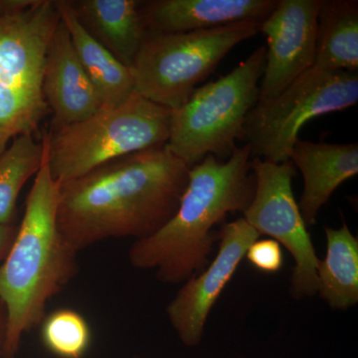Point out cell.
Instances as JSON below:
<instances>
[{
  "label": "cell",
  "mask_w": 358,
  "mask_h": 358,
  "mask_svg": "<svg viewBox=\"0 0 358 358\" xmlns=\"http://www.w3.org/2000/svg\"><path fill=\"white\" fill-rule=\"evenodd\" d=\"M190 167L166 145L126 155L60 183L57 223L76 250L155 234L178 210Z\"/></svg>",
  "instance_id": "1"
},
{
  "label": "cell",
  "mask_w": 358,
  "mask_h": 358,
  "mask_svg": "<svg viewBox=\"0 0 358 358\" xmlns=\"http://www.w3.org/2000/svg\"><path fill=\"white\" fill-rule=\"evenodd\" d=\"M251 159V148L245 143L227 160L208 155L193 166L178 210L155 234L134 241L129 263L155 271L167 284L185 282L201 272L218 240L213 228L228 214L244 213L253 199Z\"/></svg>",
  "instance_id": "2"
},
{
  "label": "cell",
  "mask_w": 358,
  "mask_h": 358,
  "mask_svg": "<svg viewBox=\"0 0 358 358\" xmlns=\"http://www.w3.org/2000/svg\"><path fill=\"white\" fill-rule=\"evenodd\" d=\"M43 162L28 194L24 216L0 266V301L6 310L4 358H14L23 334L41 324L47 303L76 275V250L57 223L60 182L51 176L46 136Z\"/></svg>",
  "instance_id": "3"
},
{
  "label": "cell",
  "mask_w": 358,
  "mask_h": 358,
  "mask_svg": "<svg viewBox=\"0 0 358 358\" xmlns=\"http://www.w3.org/2000/svg\"><path fill=\"white\" fill-rule=\"evenodd\" d=\"M60 21L54 0H0V155L50 113L42 81Z\"/></svg>",
  "instance_id": "4"
},
{
  "label": "cell",
  "mask_w": 358,
  "mask_h": 358,
  "mask_svg": "<svg viewBox=\"0 0 358 358\" xmlns=\"http://www.w3.org/2000/svg\"><path fill=\"white\" fill-rule=\"evenodd\" d=\"M171 115V110L134 92L122 105L45 134L51 176L66 182L126 155L164 147Z\"/></svg>",
  "instance_id": "5"
},
{
  "label": "cell",
  "mask_w": 358,
  "mask_h": 358,
  "mask_svg": "<svg viewBox=\"0 0 358 358\" xmlns=\"http://www.w3.org/2000/svg\"><path fill=\"white\" fill-rule=\"evenodd\" d=\"M265 55L263 45L227 75L199 87L183 105L171 110L166 147L190 169L208 155L227 160L237 141H243L247 115L260 98Z\"/></svg>",
  "instance_id": "6"
},
{
  "label": "cell",
  "mask_w": 358,
  "mask_h": 358,
  "mask_svg": "<svg viewBox=\"0 0 358 358\" xmlns=\"http://www.w3.org/2000/svg\"><path fill=\"white\" fill-rule=\"evenodd\" d=\"M247 20L186 33L145 32L133 65L134 92L166 109L180 107L235 46L260 32Z\"/></svg>",
  "instance_id": "7"
},
{
  "label": "cell",
  "mask_w": 358,
  "mask_h": 358,
  "mask_svg": "<svg viewBox=\"0 0 358 358\" xmlns=\"http://www.w3.org/2000/svg\"><path fill=\"white\" fill-rule=\"evenodd\" d=\"M358 102L357 71L313 66L279 95L259 100L245 122L243 141L252 157L289 160L301 129L315 117L339 112Z\"/></svg>",
  "instance_id": "8"
},
{
  "label": "cell",
  "mask_w": 358,
  "mask_h": 358,
  "mask_svg": "<svg viewBox=\"0 0 358 358\" xmlns=\"http://www.w3.org/2000/svg\"><path fill=\"white\" fill-rule=\"evenodd\" d=\"M250 169L255 178V192L243 218L260 236H270L293 256L289 289L293 298H312L317 294L320 258L294 199L296 166L291 160L277 164L252 157Z\"/></svg>",
  "instance_id": "9"
},
{
  "label": "cell",
  "mask_w": 358,
  "mask_h": 358,
  "mask_svg": "<svg viewBox=\"0 0 358 358\" xmlns=\"http://www.w3.org/2000/svg\"><path fill=\"white\" fill-rule=\"evenodd\" d=\"M259 237L243 217L221 227L212 262L185 281L166 308L169 322L183 345L194 348L201 343L209 313Z\"/></svg>",
  "instance_id": "10"
},
{
  "label": "cell",
  "mask_w": 358,
  "mask_h": 358,
  "mask_svg": "<svg viewBox=\"0 0 358 358\" xmlns=\"http://www.w3.org/2000/svg\"><path fill=\"white\" fill-rule=\"evenodd\" d=\"M320 3V0H278L261 22L267 45L259 100L279 95L315 66Z\"/></svg>",
  "instance_id": "11"
},
{
  "label": "cell",
  "mask_w": 358,
  "mask_h": 358,
  "mask_svg": "<svg viewBox=\"0 0 358 358\" xmlns=\"http://www.w3.org/2000/svg\"><path fill=\"white\" fill-rule=\"evenodd\" d=\"M42 90L53 115L50 131L83 121L103 108L62 20L47 50Z\"/></svg>",
  "instance_id": "12"
},
{
  "label": "cell",
  "mask_w": 358,
  "mask_h": 358,
  "mask_svg": "<svg viewBox=\"0 0 358 358\" xmlns=\"http://www.w3.org/2000/svg\"><path fill=\"white\" fill-rule=\"evenodd\" d=\"M278 0H155L141 1L145 31L186 33L253 20L262 22Z\"/></svg>",
  "instance_id": "13"
},
{
  "label": "cell",
  "mask_w": 358,
  "mask_h": 358,
  "mask_svg": "<svg viewBox=\"0 0 358 358\" xmlns=\"http://www.w3.org/2000/svg\"><path fill=\"white\" fill-rule=\"evenodd\" d=\"M289 160L303 174V192L298 205L308 227L317 222L320 208L339 186L358 173V145L299 138Z\"/></svg>",
  "instance_id": "14"
},
{
  "label": "cell",
  "mask_w": 358,
  "mask_h": 358,
  "mask_svg": "<svg viewBox=\"0 0 358 358\" xmlns=\"http://www.w3.org/2000/svg\"><path fill=\"white\" fill-rule=\"evenodd\" d=\"M141 3L136 0L72 1L85 29L129 68L147 32L141 20Z\"/></svg>",
  "instance_id": "15"
},
{
  "label": "cell",
  "mask_w": 358,
  "mask_h": 358,
  "mask_svg": "<svg viewBox=\"0 0 358 358\" xmlns=\"http://www.w3.org/2000/svg\"><path fill=\"white\" fill-rule=\"evenodd\" d=\"M61 20L70 34L78 58L95 87L103 107H117L134 93L131 68L122 64L78 20L72 1H56Z\"/></svg>",
  "instance_id": "16"
},
{
  "label": "cell",
  "mask_w": 358,
  "mask_h": 358,
  "mask_svg": "<svg viewBox=\"0 0 358 358\" xmlns=\"http://www.w3.org/2000/svg\"><path fill=\"white\" fill-rule=\"evenodd\" d=\"M324 232L327 254L317 267V294L333 310H346L358 303V239L345 221Z\"/></svg>",
  "instance_id": "17"
},
{
  "label": "cell",
  "mask_w": 358,
  "mask_h": 358,
  "mask_svg": "<svg viewBox=\"0 0 358 358\" xmlns=\"http://www.w3.org/2000/svg\"><path fill=\"white\" fill-rule=\"evenodd\" d=\"M315 65L327 70L357 71V0H320Z\"/></svg>",
  "instance_id": "18"
},
{
  "label": "cell",
  "mask_w": 358,
  "mask_h": 358,
  "mask_svg": "<svg viewBox=\"0 0 358 358\" xmlns=\"http://www.w3.org/2000/svg\"><path fill=\"white\" fill-rule=\"evenodd\" d=\"M45 145L34 134L14 138L0 155V225H9L16 202L25 183L38 173L43 162Z\"/></svg>",
  "instance_id": "19"
},
{
  "label": "cell",
  "mask_w": 358,
  "mask_h": 358,
  "mask_svg": "<svg viewBox=\"0 0 358 358\" xmlns=\"http://www.w3.org/2000/svg\"><path fill=\"white\" fill-rule=\"evenodd\" d=\"M41 339L59 358H84L91 345L92 331L81 313L60 308L42 320Z\"/></svg>",
  "instance_id": "20"
},
{
  "label": "cell",
  "mask_w": 358,
  "mask_h": 358,
  "mask_svg": "<svg viewBox=\"0 0 358 358\" xmlns=\"http://www.w3.org/2000/svg\"><path fill=\"white\" fill-rule=\"evenodd\" d=\"M247 260L264 273H277L284 265L282 246L273 239L257 240L250 246L246 254Z\"/></svg>",
  "instance_id": "21"
},
{
  "label": "cell",
  "mask_w": 358,
  "mask_h": 358,
  "mask_svg": "<svg viewBox=\"0 0 358 358\" xmlns=\"http://www.w3.org/2000/svg\"><path fill=\"white\" fill-rule=\"evenodd\" d=\"M13 239V230L9 225H0V254L6 250Z\"/></svg>",
  "instance_id": "22"
},
{
  "label": "cell",
  "mask_w": 358,
  "mask_h": 358,
  "mask_svg": "<svg viewBox=\"0 0 358 358\" xmlns=\"http://www.w3.org/2000/svg\"><path fill=\"white\" fill-rule=\"evenodd\" d=\"M134 358H138V357H134Z\"/></svg>",
  "instance_id": "23"
}]
</instances>
